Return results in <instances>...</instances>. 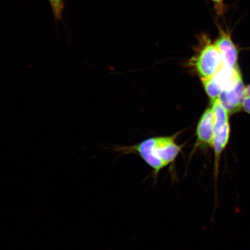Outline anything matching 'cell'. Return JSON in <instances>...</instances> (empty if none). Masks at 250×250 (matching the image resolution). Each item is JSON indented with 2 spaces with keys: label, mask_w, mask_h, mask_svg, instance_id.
<instances>
[{
  "label": "cell",
  "mask_w": 250,
  "mask_h": 250,
  "mask_svg": "<svg viewBox=\"0 0 250 250\" xmlns=\"http://www.w3.org/2000/svg\"><path fill=\"white\" fill-rule=\"evenodd\" d=\"M179 133L151 137L136 145L121 146L116 150L124 154L138 155L151 167L156 182L161 170L173 164L183 149V146L176 142Z\"/></svg>",
  "instance_id": "obj_1"
},
{
  "label": "cell",
  "mask_w": 250,
  "mask_h": 250,
  "mask_svg": "<svg viewBox=\"0 0 250 250\" xmlns=\"http://www.w3.org/2000/svg\"><path fill=\"white\" fill-rule=\"evenodd\" d=\"M196 54L190 59V64L202 81L213 77L223 65V58L208 34L198 37Z\"/></svg>",
  "instance_id": "obj_2"
},
{
  "label": "cell",
  "mask_w": 250,
  "mask_h": 250,
  "mask_svg": "<svg viewBox=\"0 0 250 250\" xmlns=\"http://www.w3.org/2000/svg\"><path fill=\"white\" fill-rule=\"evenodd\" d=\"M219 34L215 40L214 44L220 52L223 58V65L230 67L237 66L238 60L239 51L233 42L230 31L223 27L218 26Z\"/></svg>",
  "instance_id": "obj_3"
},
{
  "label": "cell",
  "mask_w": 250,
  "mask_h": 250,
  "mask_svg": "<svg viewBox=\"0 0 250 250\" xmlns=\"http://www.w3.org/2000/svg\"><path fill=\"white\" fill-rule=\"evenodd\" d=\"M196 142L193 149L212 147L214 137V117L211 108L206 109L199 121L196 127Z\"/></svg>",
  "instance_id": "obj_4"
},
{
  "label": "cell",
  "mask_w": 250,
  "mask_h": 250,
  "mask_svg": "<svg viewBox=\"0 0 250 250\" xmlns=\"http://www.w3.org/2000/svg\"><path fill=\"white\" fill-rule=\"evenodd\" d=\"M245 89L242 80L232 88L221 92L218 99L228 114L236 113L243 108L244 100L246 98Z\"/></svg>",
  "instance_id": "obj_5"
},
{
  "label": "cell",
  "mask_w": 250,
  "mask_h": 250,
  "mask_svg": "<svg viewBox=\"0 0 250 250\" xmlns=\"http://www.w3.org/2000/svg\"><path fill=\"white\" fill-rule=\"evenodd\" d=\"M211 109L214 117V134L220 131L228 122V112L218 98L211 100Z\"/></svg>",
  "instance_id": "obj_6"
},
{
  "label": "cell",
  "mask_w": 250,
  "mask_h": 250,
  "mask_svg": "<svg viewBox=\"0 0 250 250\" xmlns=\"http://www.w3.org/2000/svg\"><path fill=\"white\" fill-rule=\"evenodd\" d=\"M51 8L56 20H62V11L64 9L63 0H54V4Z\"/></svg>",
  "instance_id": "obj_7"
},
{
  "label": "cell",
  "mask_w": 250,
  "mask_h": 250,
  "mask_svg": "<svg viewBox=\"0 0 250 250\" xmlns=\"http://www.w3.org/2000/svg\"><path fill=\"white\" fill-rule=\"evenodd\" d=\"M213 2L214 8L217 15H224L226 11V5L224 4V0H211Z\"/></svg>",
  "instance_id": "obj_8"
},
{
  "label": "cell",
  "mask_w": 250,
  "mask_h": 250,
  "mask_svg": "<svg viewBox=\"0 0 250 250\" xmlns=\"http://www.w3.org/2000/svg\"><path fill=\"white\" fill-rule=\"evenodd\" d=\"M243 108L246 112L250 114V98L246 96L244 100Z\"/></svg>",
  "instance_id": "obj_9"
},
{
  "label": "cell",
  "mask_w": 250,
  "mask_h": 250,
  "mask_svg": "<svg viewBox=\"0 0 250 250\" xmlns=\"http://www.w3.org/2000/svg\"><path fill=\"white\" fill-rule=\"evenodd\" d=\"M245 92H246V96L249 97V98H250V85L246 87Z\"/></svg>",
  "instance_id": "obj_10"
},
{
  "label": "cell",
  "mask_w": 250,
  "mask_h": 250,
  "mask_svg": "<svg viewBox=\"0 0 250 250\" xmlns=\"http://www.w3.org/2000/svg\"><path fill=\"white\" fill-rule=\"evenodd\" d=\"M50 4H51V7L53 6V4H54V0H48Z\"/></svg>",
  "instance_id": "obj_11"
}]
</instances>
